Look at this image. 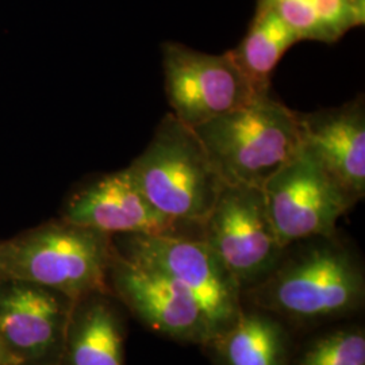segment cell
Wrapping results in <instances>:
<instances>
[{"mask_svg":"<svg viewBox=\"0 0 365 365\" xmlns=\"http://www.w3.org/2000/svg\"><path fill=\"white\" fill-rule=\"evenodd\" d=\"M283 259L256 286L255 302L292 319L315 321L352 313L364 299V274L336 235L319 237Z\"/></svg>","mask_w":365,"mask_h":365,"instance_id":"cell-1","label":"cell"},{"mask_svg":"<svg viewBox=\"0 0 365 365\" xmlns=\"http://www.w3.org/2000/svg\"><path fill=\"white\" fill-rule=\"evenodd\" d=\"M194 131L227 185L262 188L302 146L298 113L271 92Z\"/></svg>","mask_w":365,"mask_h":365,"instance_id":"cell-2","label":"cell"},{"mask_svg":"<svg viewBox=\"0 0 365 365\" xmlns=\"http://www.w3.org/2000/svg\"><path fill=\"white\" fill-rule=\"evenodd\" d=\"M126 170L160 212L199 227L225 185L194 129L172 113L161 119L144 153Z\"/></svg>","mask_w":365,"mask_h":365,"instance_id":"cell-3","label":"cell"},{"mask_svg":"<svg viewBox=\"0 0 365 365\" xmlns=\"http://www.w3.org/2000/svg\"><path fill=\"white\" fill-rule=\"evenodd\" d=\"M114 255L110 235L64 222L3 245L0 269L15 282L81 299L105 291Z\"/></svg>","mask_w":365,"mask_h":365,"instance_id":"cell-4","label":"cell"},{"mask_svg":"<svg viewBox=\"0 0 365 365\" xmlns=\"http://www.w3.org/2000/svg\"><path fill=\"white\" fill-rule=\"evenodd\" d=\"M122 244L119 255L167 274L187 289L202 307L215 337L241 312V288L202 238L126 235Z\"/></svg>","mask_w":365,"mask_h":365,"instance_id":"cell-5","label":"cell"},{"mask_svg":"<svg viewBox=\"0 0 365 365\" xmlns=\"http://www.w3.org/2000/svg\"><path fill=\"white\" fill-rule=\"evenodd\" d=\"M269 221L283 248L336 235V225L354 202L321 163L299 152L261 188Z\"/></svg>","mask_w":365,"mask_h":365,"instance_id":"cell-6","label":"cell"},{"mask_svg":"<svg viewBox=\"0 0 365 365\" xmlns=\"http://www.w3.org/2000/svg\"><path fill=\"white\" fill-rule=\"evenodd\" d=\"M200 230V238L240 288L257 286L267 279L287 250L277 240L257 187L225 184Z\"/></svg>","mask_w":365,"mask_h":365,"instance_id":"cell-7","label":"cell"},{"mask_svg":"<svg viewBox=\"0 0 365 365\" xmlns=\"http://www.w3.org/2000/svg\"><path fill=\"white\" fill-rule=\"evenodd\" d=\"M163 68L172 114L191 129L268 93L255 87L230 51L209 54L179 42H165Z\"/></svg>","mask_w":365,"mask_h":365,"instance_id":"cell-8","label":"cell"},{"mask_svg":"<svg viewBox=\"0 0 365 365\" xmlns=\"http://www.w3.org/2000/svg\"><path fill=\"white\" fill-rule=\"evenodd\" d=\"M110 276L118 297L153 331L191 344H211L215 337L197 302L167 274L115 252Z\"/></svg>","mask_w":365,"mask_h":365,"instance_id":"cell-9","label":"cell"},{"mask_svg":"<svg viewBox=\"0 0 365 365\" xmlns=\"http://www.w3.org/2000/svg\"><path fill=\"white\" fill-rule=\"evenodd\" d=\"M64 218L107 235H182V223L160 212L128 170L105 175L78 190L66 203Z\"/></svg>","mask_w":365,"mask_h":365,"instance_id":"cell-10","label":"cell"},{"mask_svg":"<svg viewBox=\"0 0 365 365\" xmlns=\"http://www.w3.org/2000/svg\"><path fill=\"white\" fill-rule=\"evenodd\" d=\"M302 146L342 190L359 202L365 194L364 98L314 113H298Z\"/></svg>","mask_w":365,"mask_h":365,"instance_id":"cell-11","label":"cell"},{"mask_svg":"<svg viewBox=\"0 0 365 365\" xmlns=\"http://www.w3.org/2000/svg\"><path fill=\"white\" fill-rule=\"evenodd\" d=\"M66 310L52 289L16 282L0 294V339L30 359L54 352L63 342Z\"/></svg>","mask_w":365,"mask_h":365,"instance_id":"cell-12","label":"cell"},{"mask_svg":"<svg viewBox=\"0 0 365 365\" xmlns=\"http://www.w3.org/2000/svg\"><path fill=\"white\" fill-rule=\"evenodd\" d=\"M71 321L68 364L125 365V341L115 309L101 294L81 298Z\"/></svg>","mask_w":365,"mask_h":365,"instance_id":"cell-13","label":"cell"},{"mask_svg":"<svg viewBox=\"0 0 365 365\" xmlns=\"http://www.w3.org/2000/svg\"><path fill=\"white\" fill-rule=\"evenodd\" d=\"M211 342L225 365H287L288 337L271 315L242 313Z\"/></svg>","mask_w":365,"mask_h":365,"instance_id":"cell-14","label":"cell"},{"mask_svg":"<svg viewBox=\"0 0 365 365\" xmlns=\"http://www.w3.org/2000/svg\"><path fill=\"white\" fill-rule=\"evenodd\" d=\"M272 9L300 41L333 43L365 24V0H257Z\"/></svg>","mask_w":365,"mask_h":365,"instance_id":"cell-15","label":"cell"},{"mask_svg":"<svg viewBox=\"0 0 365 365\" xmlns=\"http://www.w3.org/2000/svg\"><path fill=\"white\" fill-rule=\"evenodd\" d=\"M299 41L272 9L257 3L245 37L230 53L255 87L265 93L271 92V75L277 63Z\"/></svg>","mask_w":365,"mask_h":365,"instance_id":"cell-16","label":"cell"},{"mask_svg":"<svg viewBox=\"0 0 365 365\" xmlns=\"http://www.w3.org/2000/svg\"><path fill=\"white\" fill-rule=\"evenodd\" d=\"M298 365H365L361 329H341L314 339L300 354Z\"/></svg>","mask_w":365,"mask_h":365,"instance_id":"cell-17","label":"cell"},{"mask_svg":"<svg viewBox=\"0 0 365 365\" xmlns=\"http://www.w3.org/2000/svg\"><path fill=\"white\" fill-rule=\"evenodd\" d=\"M4 354H6V346H4V344L0 339V365H1L3 360H4Z\"/></svg>","mask_w":365,"mask_h":365,"instance_id":"cell-18","label":"cell"}]
</instances>
